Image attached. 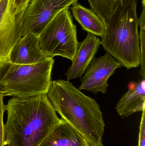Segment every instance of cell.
<instances>
[{
    "instance_id": "277c9868",
    "label": "cell",
    "mask_w": 145,
    "mask_h": 146,
    "mask_svg": "<svg viewBox=\"0 0 145 146\" xmlns=\"http://www.w3.org/2000/svg\"><path fill=\"white\" fill-rule=\"evenodd\" d=\"M54 60L20 65L6 62L0 64V93L4 97L25 98L47 94L51 85Z\"/></svg>"
},
{
    "instance_id": "e0dca14e",
    "label": "cell",
    "mask_w": 145,
    "mask_h": 146,
    "mask_svg": "<svg viewBox=\"0 0 145 146\" xmlns=\"http://www.w3.org/2000/svg\"><path fill=\"white\" fill-rule=\"evenodd\" d=\"M4 96L0 93V146H5L4 124L3 123V115L6 111V106L3 103Z\"/></svg>"
},
{
    "instance_id": "ba28073f",
    "label": "cell",
    "mask_w": 145,
    "mask_h": 146,
    "mask_svg": "<svg viewBox=\"0 0 145 146\" xmlns=\"http://www.w3.org/2000/svg\"><path fill=\"white\" fill-rule=\"evenodd\" d=\"M9 2V0H0V64L9 61L11 51L22 37L25 12L11 15Z\"/></svg>"
},
{
    "instance_id": "9a60e30c",
    "label": "cell",
    "mask_w": 145,
    "mask_h": 146,
    "mask_svg": "<svg viewBox=\"0 0 145 146\" xmlns=\"http://www.w3.org/2000/svg\"><path fill=\"white\" fill-rule=\"evenodd\" d=\"M142 11L138 19V25L140 27L139 39L140 45V69L139 74L143 78H145V0H142Z\"/></svg>"
},
{
    "instance_id": "9c48e42d",
    "label": "cell",
    "mask_w": 145,
    "mask_h": 146,
    "mask_svg": "<svg viewBox=\"0 0 145 146\" xmlns=\"http://www.w3.org/2000/svg\"><path fill=\"white\" fill-rule=\"evenodd\" d=\"M100 45V38L88 32L85 39L79 43L76 54L72 61V64L66 73L67 80L82 77Z\"/></svg>"
},
{
    "instance_id": "30bf717a",
    "label": "cell",
    "mask_w": 145,
    "mask_h": 146,
    "mask_svg": "<svg viewBox=\"0 0 145 146\" xmlns=\"http://www.w3.org/2000/svg\"><path fill=\"white\" fill-rule=\"evenodd\" d=\"M49 57L40 49L38 36L29 33L22 36L14 45L9 61L20 65H30L41 62Z\"/></svg>"
},
{
    "instance_id": "4fadbf2b",
    "label": "cell",
    "mask_w": 145,
    "mask_h": 146,
    "mask_svg": "<svg viewBox=\"0 0 145 146\" xmlns=\"http://www.w3.org/2000/svg\"><path fill=\"white\" fill-rule=\"evenodd\" d=\"M71 9L74 18L84 31L101 38L103 36L105 30L104 21L93 11L77 2Z\"/></svg>"
},
{
    "instance_id": "5bb4252c",
    "label": "cell",
    "mask_w": 145,
    "mask_h": 146,
    "mask_svg": "<svg viewBox=\"0 0 145 146\" xmlns=\"http://www.w3.org/2000/svg\"><path fill=\"white\" fill-rule=\"evenodd\" d=\"M91 9L104 21L113 11L116 2L115 0H88Z\"/></svg>"
},
{
    "instance_id": "2e32d148",
    "label": "cell",
    "mask_w": 145,
    "mask_h": 146,
    "mask_svg": "<svg viewBox=\"0 0 145 146\" xmlns=\"http://www.w3.org/2000/svg\"><path fill=\"white\" fill-rule=\"evenodd\" d=\"M31 0H9V11L11 15H15L25 11Z\"/></svg>"
},
{
    "instance_id": "7a4b0ae2",
    "label": "cell",
    "mask_w": 145,
    "mask_h": 146,
    "mask_svg": "<svg viewBox=\"0 0 145 146\" xmlns=\"http://www.w3.org/2000/svg\"><path fill=\"white\" fill-rule=\"evenodd\" d=\"M47 95L61 119L81 135L90 146H104L105 124L95 100L67 80L52 81Z\"/></svg>"
},
{
    "instance_id": "8992f818",
    "label": "cell",
    "mask_w": 145,
    "mask_h": 146,
    "mask_svg": "<svg viewBox=\"0 0 145 146\" xmlns=\"http://www.w3.org/2000/svg\"><path fill=\"white\" fill-rule=\"evenodd\" d=\"M78 0H31L24 13L22 36L29 33L39 36L48 23Z\"/></svg>"
},
{
    "instance_id": "3957f363",
    "label": "cell",
    "mask_w": 145,
    "mask_h": 146,
    "mask_svg": "<svg viewBox=\"0 0 145 146\" xmlns=\"http://www.w3.org/2000/svg\"><path fill=\"white\" fill-rule=\"evenodd\" d=\"M137 4V0L117 1L101 38L104 50L128 69L140 66Z\"/></svg>"
},
{
    "instance_id": "8fae6325",
    "label": "cell",
    "mask_w": 145,
    "mask_h": 146,
    "mask_svg": "<svg viewBox=\"0 0 145 146\" xmlns=\"http://www.w3.org/2000/svg\"><path fill=\"white\" fill-rule=\"evenodd\" d=\"M145 107V80L131 86L121 97L116 106V110L122 117H128Z\"/></svg>"
},
{
    "instance_id": "7c38bea8",
    "label": "cell",
    "mask_w": 145,
    "mask_h": 146,
    "mask_svg": "<svg viewBox=\"0 0 145 146\" xmlns=\"http://www.w3.org/2000/svg\"><path fill=\"white\" fill-rule=\"evenodd\" d=\"M61 119L39 146H90L81 135Z\"/></svg>"
},
{
    "instance_id": "ac0fdd59",
    "label": "cell",
    "mask_w": 145,
    "mask_h": 146,
    "mask_svg": "<svg viewBox=\"0 0 145 146\" xmlns=\"http://www.w3.org/2000/svg\"><path fill=\"white\" fill-rule=\"evenodd\" d=\"M139 129L138 146H145V107L142 111Z\"/></svg>"
},
{
    "instance_id": "6da1fadb",
    "label": "cell",
    "mask_w": 145,
    "mask_h": 146,
    "mask_svg": "<svg viewBox=\"0 0 145 146\" xmlns=\"http://www.w3.org/2000/svg\"><path fill=\"white\" fill-rule=\"evenodd\" d=\"M5 106L7 146H39L62 121L45 94L12 98Z\"/></svg>"
},
{
    "instance_id": "5b68a950",
    "label": "cell",
    "mask_w": 145,
    "mask_h": 146,
    "mask_svg": "<svg viewBox=\"0 0 145 146\" xmlns=\"http://www.w3.org/2000/svg\"><path fill=\"white\" fill-rule=\"evenodd\" d=\"M40 49L43 54L53 58L60 56L72 61L77 51L79 42L76 26L70 8L56 15L38 36Z\"/></svg>"
},
{
    "instance_id": "d6986e66",
    "label": "cell",
    "mask_w": 145,
    "mask_h": 146,
    "mask_svg": "<svg viewBox=\"0 0 145 146\" xmlns=\"http://www.w3.org/2000/svg\"><path fill=\"white\" fill-rule=\"evenodd\" d=\"M118 1V0H115V1L116 2L117 1Z\"/></svg>"
},
{
    "instance_id": "52a82bcc",
    "label": "cell",
    "mask_w": 145,
    "mask_h": 146,
    "mask_svg": "<svg viewBox=\"0 0 145 146\" xmlns=\"http://www.w3.org/2000/svg\"><path fill=\"white\" fill-rule=\"evenodd\" d=\"M121 66V64L108 53L98 58H94L81 77V84L78 89L94 94L98 92L104 94L109 86L108 80Z\"/></svg>"
}]
</instances>
